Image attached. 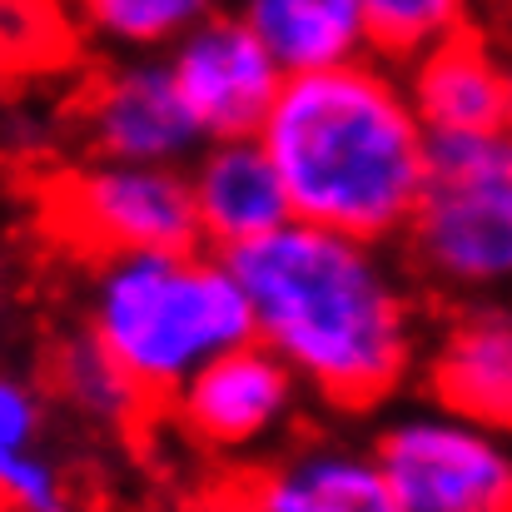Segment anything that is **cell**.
Wrapping results in <instances>:
<instances>
[{"label": "cell", "instance_id": "cell-17", "mask_svg": "<svg viewBox=\"0 0 512 512\" xmlns=\"http://www.w3.org/2000/svg\"><path fill=\"white\" fill-rule=\"evenodd\" d=\"M214 10L219 0H65L70 25L110 55H165L189 25Z\"/></svg>", "mask_w": 512, "mask_h": 512}, {"label": "cell", "instance_id": "cell-7", "mask_svg": "<svg viewBox=\"0 0 512 512\" xmlns=\"http://www.w3.org/2000/svg\"><path fill=\"white\" fill-rule=\"evenodd\" d=\"M299 398V378L259 339H244L199 363L160 403V413L199 453L254 458L294 428Z\"/></svg>", "mask_w": 512, "mask_h": 512}, {"label": "cell", "instance_id": "cell-14", "mask_svg": "<svg viewBox=\"0 0 512 512\" xmlns=\"http://www.w3.org/2000/svg\"><path fill=\"white\" fill-rule=\"evenodd\" d=\"M0 508L5 512H70L75 493L50 448V398L0 373Z\"/></svg>", "mask_w": 512, "mask_h": 512}, {"label": "cell", "instance_id": "cell-3", "mask_svg": "<svg viewBox=\"0 0 512 512\" xmlns=\"http://www.w3.org/2000/svg\"><path fill=\"white\" fill-rule=\"evenodd\" d=\"M85 329L155 403V413L199 363L254 339L229 259L204 244L95 259Z\"/></svg>", "mask_w": 512, "mask_h": 512}, {"label": "cell", "instance_id": "cell-15", "mask_svg": "<svg viewBox=\"0 0 512 512\" xmlns=\"http://www.w3.org/2000/svg\"><path fill=\"white\" fill-rule=\"evenodd\" d=\"M234 15L269 45L284 75L368 50L358 0H234Z\"/></svg>", "mask_w": 512, "mask_h": 512}, {"label": "cell", "instance_id": "cell-10", "mask_svg": "<svg viewBox=\"0 0 512 512\" xmlns=\"http://www.w3.org/2000/svg\"><path fill=\"white\" fill-rule=\"evenodd\" d=\"M418 363L433 403L512 438V299H468Z\"/></svg>", "mask_w": 512, "mask_h": 512}, {"label": "cell", "instance_id": "cell-4", "mask_svg": "<svg viewBox=\"0 0 512 512\" xmlns=\"http://www.w3.org/2000/svg\"><path fill=\"white\" fill-rule=\"evenodd\" d=\"M398 244L433 294L512 299V125L428 140V179Z\"/></svg>", "mask_w": 512, "mask_h": 512}, {"label": "cell", "instance_id": "cell-18", "mask_svg": "<svg viewBox=\"0 0 512 512\" xmlns=\"http://www.w3.org/2000/svg\"><path fill=\"white\" fill-rule=\"evenodd\" d=\"M358 10L368 50L388 65H403L418 50L468 30L478 0H358Z\"/></svg>", "mask_w": 512, "mask_h": 512}, {"label": "cell", "instance_id": "cell-8", "mask_svg": "<svg viewBox=\"0 0 512 512\" xmlns=\"http://www.w3.org/2000/svg\"><path fill=\"white\" fill-rule=\"evenodd\" d=\"M70 130L80 135L85 155L125 165L184 170V160L204 145L165 70V55H115L80 90Z\"/></svg>", "mask_w": 512, "mask_h": 512}, {"label": "cell", "instance_id": "cell-21", "mask_svg": "<svg viewBox=\"0 0 512 512\" xmlns=\"http://www.w3.org/2000/svg\"><path fill=\"white\" fill-rule=\"evenodd\" d=\"M204 512H254L239 493H234V483H219L214 493H209V503H204Z\"/></svg>", "mask_w": 512, "mask_h": 512}, {"label": "cell", "instance_id": "cell-13", "mask_svg": "<svg viewBox=\"0 0 512 512\" xmlns=\"http://www.w3.org/2000/svg\"><path fill=\"white\" fill-rule=\"evenodd\" d=\"M184 179L194 199L199 244L214 254H229L289 219V194L254 135L204 140L184 160Z\"/></svg>", "mask_w": 512, "mask_h": 512}, {"label": "cell", "instance_id": "cell-24", "mask_svg": "<svg viewBox=\"0 0 512 512\" xmlns=\"http://www.w3.org/2000/svg\"><path fill=\"white\" fill-rule=\"evenodd\" d=\"M0 512H5V508H0Z\"/></svg>", "mask_w": 512, "mask_h": 512}, {"label": "cell", "instance_id": "cell-20", "mask_svg": "<svg viewBox=\"0 0 512 512\" xmlns=\"http://www.w3.org/2000/svg\"><path fill=\"white\" fill-rule=\"evenodd\" d=\"M55 130H60V120L35 110V105H10L0 115V145L10 155H20V160H40L55 145Z\"/></svg>", "mask_w": 512, "mask_h": 512}, {"label": "cell", "instance_id": "cell-16", "mask_svg": "<svg viewBox=\"0 0 512 512\" xmlns=\"http://www.w3.org/2000/svg\"><path fill=\"white\" fill-rule=\"evenodd\" d=\"M50 393L105 433H140L155 413V403L125 378V368L90 339V329H75L50 353Z\"/></svg>", "mask_w": 512, "mask_h": 512}, {"label": "cell", "instance_id": "cell-6", "mask_svg": "<svg viewBox=\"0 0 512 512\" xmlns=\"http://www.w3.org/2000/svg\"><path fill=\"white\" fill-rule=\"evenodd\" d=\"M373 458L398 512H512V438L443 408H403Z\"/></svg>", "mask_w": 512, "mask_h": 512}, {"label": "cell", "instance_id": "cell-2", "mask_svg": "<svg viewBox=\"0 0 512 512\" xmlns=\"http://www.w3.org/2000/svg\"><path fill=\"white\" fill-rule=\"evenodd\" d=\"M254 140L279 170L289 219L378 244L403 239L428 179V130L398 65L363 50L289 70Z\"/></svg>", "mask_w": 512, "mask_h": 512}, {"label": "cell", "instance_id": "cell-9", "mask_svg": "<svg viewBox=\"0 0 512 512\" xmlns=\"http://www.w3.org/2000/svg\"><path fill=\"white\" fill-rule=\"evenodd\" d=\"M165 70H170L199 140L254 135L284 85V65L224 5L174 40L165 50Z\"/></svg>", "mask_w": 512, "mask_h": 512}, {"label": "cell", "instance_id": "cell-1", "mask_svg": "<svg viewBox=\"0 0 512 512\" xmlns=\"http://www.w3.org/2000/svg\"><path fill=\"white\" fill-rule=\"evenodd\" d=\"M254 339L304 393L339 413H363L403 393L418 368L423 329L408 269L378 239L284 219L224 254Z\"/></svg>", "mask_w": 512, "mask_h": 512}, {"label": "cell", "instance_id": "cell-5", "mask_svg": "<svg viewBox=\"0 0 512 512\" xmlns=\"http://www.w3.org/2000/svg\"><path fill=\"white\" fill-rule=\"evenodd\" d=\"M50 234L90 259L189 249L199 244L189 179L179 165H125V160H75L45 179Z\"/></svg>", "mask_w": 512, "mask_h": 512}, {"label": "cell", "instance_id": "cell-12", "mask_svg": "<svg viewBox=\"0 0 512 512\" xmlns=\"http://www.w3.org/2000/svg\"><path fill=\"white\" fill-rule=\"evenodd\" d=\"M254 512H398L373 448L309 438L229 478Z\"/></svg>", "mask_w": 512, "mask_h": 512}, {"label": "cell", "instance_id": "cell-23", "mask_svg": "<svg viewBox=\"0 0 512 512\" xmlns=\"http://www.w3.org/2000/svg\"><path fill=\"white\" fill-rule=\"evenodd\" d=\"M498 5H508V10H512V0H498Z\"/></svg>", "mask_w": 512, "mask_h": 512}, {"label": "cell", "instance_id": "cell-22", "mask_svg": "<svg viewBox=\"0 0 512 512\" xmlns=\"http://www.w3.org/2000/svg\"><path fill=\"white\" fill-rule=\"evenodd\" d=\"M508 85H512V55H508Z\"/></svg>", "mask_w": 512, "mask_h": 512}, {"label": "cell", "instance_id": "cell-19", "mask_svg": "<svg viewBox=\"0 0 512 512\" xmlns=\"http://www.w3.org/2000/svg\"><path fill=\"white\" fill-rule=\"evenodd\" d=\"M70 30L65 0H0V70L30 75L55 65Z\"/></svg>", "mask_w": 512, "mask_h": 512}, {"label": "cell", "instance_id": "cell-11", "mask_svg": "<svg viewBox=\"0 0 512 512\" xmlns=\"http://www.w3.org/2000/svg\"><path fill=\"white\" fill-rule=\"evenodd\" d=\"M418 125L433 135H488L512 125L508 55L473 25L398 65Z\"/></svg>", "mask_w": 512, "mask_h": 512}]
</instances>
